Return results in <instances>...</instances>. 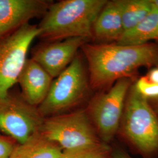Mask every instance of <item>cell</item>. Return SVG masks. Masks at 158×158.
Returning <instances> with one entry per match:
<instances>
[{
  "mask_svg": "<svg viewBox=\"0 0 158 158\" xmlns=\"http://www.w3.org/2000/svg\"><path fill=\"white\" fill-rule=\"evenodd\" d=\"M134 87L138 93L147 99L152 107L158 105V84L150 82L146 76H143L138 79Z\"/></svg>",
  "mask_w": 158,
  "mask_h": 158,
  "instance_id": "e0dca14e",
  "label": "cell"
},
{
  "mask_svg": "<svg viewBox=\"0 0 158 158\" xmlns=\"http://www.w3.org/2000/svg\"><path fill=\"white\" fill-rule=\"evenodd\" d=\"M158 39V10L153 8L142 21L125 31L116 42L120 45L139 46Z\"/></svg>",
  "mask_w": 158,
  "mask_h": 158,
  "instance_id": "5bb4252c",
  "label": "cell"
},
{
  "mask_svg": "<svg viewBox=\"0 0 158 158\" xmlns=\"http://www.w3.org/2000/svg\"><path fill=\"white\" fill-rule=\"evenodd\" d=\"M38 35V25L28 23L0 39V98L17 84L30 46Z\"/></svg>",
  "mask_w": 158,
  "mask_h": 158,
  "instance_id": "ba28073f",
  "label": "cell"
},
{
  "mask_svg": "<svg viewBox=\"0 0 158 158\" xmlns=\"http://www.w3.org/2000/svg\"><path fill=\"white\" fill-rule=\"evenodd\" d=\"M18 144L14 138L0 133V158H10Z\"/></svg>",
  "mask_w": 158,
  "mask_h": 158,
  "instance_id": "ac0fdd59",
  "label": "cell"
},
{
  "mask_svg": "<svg viewBox=\"0 0 158 158\" xmlns=\"http://www.w3.org/2000/svg\"><path fill=\"white\" fill-rule=\"evenodd\" d=\"M63 149L38 132L23 143H19L10 158H59Z\"/></svg>",
  "mask_w": 158,
  "mask_h": 158,
  "instance_id": "4fadbf2b",
  "label": "cell"
},
{
  "mask_svg": "<svg viewBox=\"0 0 158 158\" xmlns=\"http://www.w3.org/2000/svg\"><path fill=\"white\" fill-rule=\"evenodd\" d=\"M40 132L63 151L103 143L85 108L44 118Z\"/></svg>",
  "mask_w": 158,
  "mask_h": 158,
  "instance_id": "8992f818",
  "label": "cell"
},
{
  "mask_svg": "<svg viewBox=\"0 0 158 158\" xmlns=\"http://www.w3.org/2000/svg\"><path fill=\"white\" fill-rule=\"evenodd\" d=\"M44 119L38 107L26 102L20 92L12 89L0 98V133L19 144L40 132Z\"/></svg>",
  "mask_w": 158,
  "mask_h": 158,
  "instance_id": "52a82bcc",
  "label": "cell"
},
{
  "mask_svg": "<svg viewBox=\"0 0 158 158\" xmlns=\"http://www.w3.org/2000/svg\"><path fill=\"white\" fill-rule=\"evenodd\" d=\"M80 49L87 63L90 86L95 90L129 78L141 67L158 66V46L153 44L128 46L85 42Z\"/></svg>",
  "mask_w": 158,
  "mask_h": 158,
  "instance_id": "6da1fadb",
  "label": "cell"
},
{
  "mask_svg": "<svg viewBox=\"0 0 158 158\" xmlns=\"http://www.w3.org/2000/svg\"><path fill=\"white\" fill-rule=\"evenodd\" d=\"M125 31L142 21L152 10L149 0H118Z\"/></svg>",
  "mask_w": 158,
  "mask_h": 158,
  "instance_id": "9a60e30c",
  "label": "cell"
},
{
  "mask_svg": "<svg viewBox=\"0 0 158 158\" xmlns=\"http://www.w3.org/2000/svg\"><path fill=\"white\" fill-rule=\"evenodd\" d=\"M108 158H133L124 149L118 146L112 147V151Z\"/></svg>",
  "mask_w": 158,
  "mask_h": 158,
  "instance_id": "d6986e66",
  "label": "cell"
},
{
  "mask_svg": "<svg viewBox=\"0 0 158 158\" xmlns=\"http://www.w3.org/2000/svg\"><path fill=\"white\" fill-rule=\"evenodd\" d=\"M124 32L118 0L107 1L94 23L92 39L98 44L116 43Z\"/></svg>",
  "mask_w": 158,
  "mask_h": 158,
  "instance_id": "7c38bea8",
  "label": "cell"
},
{
  "mask_svg": "<svg viewBox=\"0 0 158 158\" xmlns=\"http://www.w3.org/2000/svg\"><path fill=\"white\" fill-rule=\"evenodd\" d=\"M117 136L142 158H158V117L152 106L130 89Z\"/></svg>",
  "mask_w": 158,
  "mask_h": 158,
  "instance_id": "3957f363",
  "label": "cell"
},
{
  "mask_svg": "<svg viewBox=\"0 0 158 158\" xmlns=\"http://www.w3.org/2000/svg\"><path fill=\"white\" fill-rule=\"evenodd\" d=\"M53 1L0 0V39L14 33L31 19L43 17Z\"/></svg>",
  "mask_w": 158,
  "mask_h": 158,
  "instance_id": "30bf717a",
  "label": "cell"
},
{
  "mask_svg": "<svg viewBox=\"0 0 158 158\" xmlns=\"http://www.w3.org/2000/svg\"><path fill=\"white\" fill-rule=\"evenodd\" d=\"M130 85L129 78L119 80L107 92L93 97L85 108L97 135L104 143L111 145L117 136Z\"/></svg>",
  "mask_w": 158,
  "mask_h": 158,
  "instance_id": "5b68a950",
  "label": "cell"
},
{
  "mask_svg": "<svg viewBox=\"0 0 158 158\" xmlns=\"http://www.w3.org/2000/svg\"><path fill=\"white\" fill-rule=\"evenodd\" d=\"M146 77L150 82L158 84V66L153 67L151 69Z\"/></svg>",
  "mask_w": 158,
  "mask_h": 158,
  "instance_id": "ffe728a7",
  "label": "cell"
},
{
  "mask_svg": "<svg viewBox=\"0 0 158 158\" xmlns=\"http://www.w3.org/2000/svg\"><path fill=\"white\" fill-rule=\"evenodd\" d=\"M111 151V145L100 143L89 147L63 151L59 158H108Z\"/></svg>",
  "mask_w": 158,
  "mask_h": 158,
  "instance_id": "2e32d148",
  "label": "cell"
},
{
  "mask_svg": "<svg viewBox=\"0 0 158 158\" xmlns=\"http://www.w3.org/2000/svg\"><path fill=\"white\" fill-rule=\"evenodd\" d=\"M53 78L31 58L27 59L17 80L25 101L38 107L44 101Z\"/></svg>",
  "mask_w": 158,
  "mask_h": 158,
  "instance_id": "8fae6325",
  "label": "cell"
},
{
  "mask_svg": "<svg viewBox=\"0 0 158 158\" xmlns=\"http://www.w3.org/2000/svg\"><path fill=\"white\" fill-rule=\"evenodd\" d=\"M152 107L153 108V110H154V111H155V113L156 114V115H157V116H158V105Z\"/></svg>",
  "mask_w": 158,
  "mask_h": 158,
  "instance_id": "7402d4cb",
  "label": "cell"
},
{
  "mask_svg": "<svg viewBox=\"0 0 158 158\" xmlns=\"http://www.w3.org/2000/svg\"><path fill=\"white\" fill-rule=\"evenodd\" d=\"M153 8L158 10V0H149Z\"/></svg>",
  "mask_w": 158,
  "mask_h": 158,
  "instance_id": "44dd1931",
  "label": "cell"
},
{
  "mask_svg": "<svg viewBox=\"0 0 158 158\" xmlns=\"http://www.w3.org/2000/svg\"><path fill=\"white\" fill-rule=\"evenodd\" d=\"M81 57L77 55L62 73L53 80L44 101L38 107L44 118L73 111L86 100L90 87Z\"/></svg>",
  "mask_w": 158,
  "mask_h": 158,
  "instance_id": "277c9868",
  "label": "cell"
},
{
  "mask_svg": "<svg viewBox=\"0 0 158 158\" xmlns=\"http://www.w3.org/2000/svg\"><path fill=\"white\" fill-rule=\"evenodd\" d=\"M106 0H62L53 2L38 25V38L55 42L73 38L92 39L96 19Z\"/></svg>",
  "mask_w": 158,
  "mask_h": 158,
  "instance_id": "7a4b0ae2",
  "label": "cell"
},
{
  "mask_svg": "<svg viewBox=\"0 0 158 158\" xmlns=\"http://www.w3.org/2000/svg\"><path fill=\"white\" fill-rule=\"evenodd\" d=\"M85 42L80 38L44 42L32 49L31 59L55 79L68 68Z\"/></svg>",
  "mask_w": 158,
  "mask_h": 158,
  "instance_id": "9c48e42d",
  "label": "cell"
}]
</instances>
